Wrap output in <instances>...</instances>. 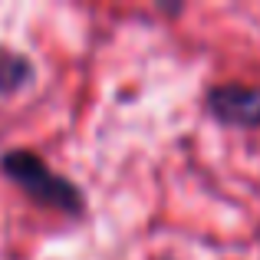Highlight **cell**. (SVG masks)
Masks as SVG:
<instances>
[{"label": "cell", "instance_id": "obj_1", "mask_svg": "<svg viewBox=\"0 0 260 260\" xmlns=\"http://www.w3.org/2000/svg\"><path fill=\"white\" fill-rule=\"evenodd\" d=\"M0 172L7 178H13V181H17L37 204H43V208L63 211V214H73V217H79L86 211V194L83 191H79L66 175L53 172V168L46 165L37 152H30V148L4 152Z\"/></svg>", "mask_w": 260, "mask_h": 260}, {"label": "cell", "instance_id": "obj_2", "mask_svg": "<svg viewBox=\"0 0 260 260\" xmlns=\"http://www.w3.org/2000/svg\"><path fill=\"white\" fill-rule=\"evenodd\" d=\"M204 112L228 128H260V83H214L204 89Z\"/></svg>", "mask_w": 260, "mask_h": 260}, {"label": "cell", "instance_id": "obj_3", "mask_svg": "<svg viewBox=\"0 0 260 260\" xmlns=\"http://www.w3.org/2000/svg\"><path fill=\"white\" fill-rule=\"evenodd\" d=\"M30 79H33L30 59H23L20 53H0V92H17Z\"/></svg>", "mask_w": 260, "mask_h": 260}, {"label": "cell", "instance_id": "obj_4", "mask_svg": "<svg viewBox=\"0 0 260 260\" xmlns=\"http://www.w3.org/2000/svg\"><path fill=\"white\" fill-rule=\"evenodd\" d=\"M158 260H172V257H158Z\"/></svg>", "mask_w": 260, "mask_h": 260}]
</instances>
